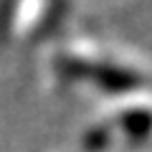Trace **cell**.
I'll use <instances>...</instances> for the list:
<instances>
[{"label": "cell", "mask_w": 152, "mask_h": 152, "mask_svg": "<svg viewBox=\"0 0 152 152\" xmlns=\"http://www.w3.org/2000/svg\"><path fill=\"white\" fill-rule=\"evenodd\" d=\"M119 127L124 129V134L129 140L142 142L152 132V112L150 109H129L119 117Z\"/></svg>", "instance_id": "cell-2"}, {"label": "cell", "mask_w": 152, "mask_h": 152, "mask_svg": "<svg viewBox=\"0 0 152 152\" xmlns=\"http://www.w3.org/2000/svg\"><path fill=\"white\" fill-rule=\"evenodd\" d=\"M94 76H96L99 86H104L109 94H122L127 89L137 86V79L129 69H122V66H112V64H104L94 69Z\"/></svg>", "instance_id": "cell-1"}]
</instances>
